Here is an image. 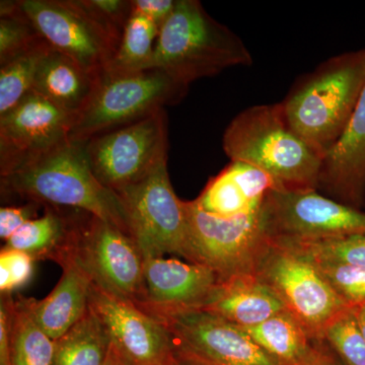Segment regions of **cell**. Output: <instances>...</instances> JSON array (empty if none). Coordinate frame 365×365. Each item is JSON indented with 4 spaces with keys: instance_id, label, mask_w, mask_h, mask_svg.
I'll list each match as a JSON object with an SVG mask.
<instances>
[{
    "instance_id": "cell-5",
    "label": "cell",
    "mask_w": 365,
    "mask_h": 365,
    "mask_svg": "<svg viewBox=\"0 0 365 365\" xmlns=\"http://www.w3.org/2000/svg\"><path fill=\"white\" fill-rule=\"evenodd\" d=\"M188 88L157 67L132 72L105 69L85 109L76 117L69 139L86 143L133 123L181 102Z\"/></svg>"
},
{
    "instance_id": "cell-41",
    "label": "cell",
    "mask_w": 365,
    "mask_h": 365,
    "mask_svg": "<svg viewBox=\"0 0 365 365\" xmlns=\"http://www.w3.org/2000/svg\"><path fill=\"white\" fill-rule=\"evenodd\" d=\"M169 365H187V364H185L184 362L180 361V360L177 359L176 356H175L174 360H173V361L170 362V364Z\"/></svg>"
},
{
    "instance_id": "cell-32",
    "label": "cell",
    "mask_w": 365,
    "mask_h": 365,
    "mask_svg": "<svg viewBox=\"0 0 365 365\" xmlns=\"http://www.w3.org/2000/svg\"><path fill=\"white\" fill-rule=\"evenodd\" d=\"M35 260L30 255L16 250L2 249L0 253V292L13 294L32 279Z\"/></svg>"
},
{
    "instance_id": "cell-20",
    "label": "cell",
    "mask_w": 365,
    "mask_h": 365,
    "mask_svg": "<svg viewBox=\"0 0 365 365\" xmlns=\"http://www.w3.org/2000/svg\"><path fill=\"white\" fill-rule=\"evenodd\" d=\"M63 270L59 282L45 299H28L35 321L52 340L66 335L85 317L93 282L76 262L59 264Z\"/></svg>"
},
{
    "instance_id": "cell-40",
    "label": "cell",
    "mask_w": 365,
    "mask_h": 365,
    "mask_svg": "<svg viewBox=\"0 0 365 365\" xmlns=\"http://www.w3.org/2000/svg\"><path fill=\"white\" fill-rule=\"evenodd\" d=\"M119 365H134V364H131V362L129 361V360H127L126 359H125L124 356H122L121 353H120V364Z\"/></svg>"
},
{
    "instance_id": "cell-17",
    "label": "cell",
    "mask_w": 365,
    "mask_h": 365,
    "mask_svg": "<svg viewBox=\"0 0 365 365\" xmlns=\"http://www.w3.org/2000/svg\"><path fill=\"white\" fill-rule=\"evenodd\" d=\"M317 191L350 207H365V83L347 128L324 158Z\"/></svg>"
},
{
    "instance_id": "cell-8",
    "label": "cell",
    "mask_w": 365,
    "mask_h": 365,
    "mask_svg": "<svg viewBox=\"0 0 365 365\" xmlns=\"http://www.w3.org/2000/svg\"><path fill=\"white\" fill-rule=\"evenodd\" d=\"M53 49L100 76L116 55L122 34L107 25L83 0H16Z\"/></svg>"
},
{
    "instance_id": "cell-30",
    "label": "cell",
    "mask_w": 365,
    "mask_h": 365,
    "mask_svg": "<svg viewBox=\"0 0 365 365\" xmlns=\"http://www.w3.org/2000/svg\"><path fill=\"white\" fill-rule=\"evenodd\" d=\"M323 341L344 365H365V339L354 307L347 309L327 327Z\"/></svg>"
},
{
    "instance_id": "cell-25",
    "label": "cell",
    "mask_w": 365,
    "mask_h": 365,
    "mask_svg": "<svg viewBox=\"0 0 365 365\" xmlns=\"http://www.w3.org/2000/svg\"><path fill=\"white\" fill-rule=\"evenodd\" d=\"M111 344L105 327L88 306L85 317L55 341L53 365H103Z\"/></svg>"
},
{
    "instance_id": "cell-12",
    "label": "cell",
    "mask_w": 365,
    "mask_h": 365,
    "mask_svg": "<svg viewBox=\"0 0 365 365\" xmlns=\"http://www.w3.org/2000/svg\"><path fill=\"white\" fill-rule=\"evenodd\" d=\"M189 232V263L215 271L220 281L254 273L255 264L269 237L262 209L254 215L220 217L205 212L193 201H185Z\"/></svg>"
},
{
    "instance_id": "cell-26",
    "label": "cell",
    "mask_w": 365,
    "mask_h": 365,
    "mask_svg": "<svg viewBox=\"0 0 365 365\" xmlns=\"http://www.w3.org/2000/svg\"><path fill=\"white\" fill-rule=\"evenodd\" d=\"M50 49L51 46L41 40L0 66V116L32 93L41 63Z\"/></svg>"
},
{
    "instance_id": "cell-31",
    "label": "cell",
    "mask_w": 365,
    "mask_h": 365,
    "mask_svg": "<svg viewBox=\"0 0 365 365\" xmlns=\"http://www.w3.org/2000/svg\"><path fill=\"white\" fill-rule=\"evenodd\" d=\"M309 261L348 306L356 307L365 302V268L349 264Z\"/></svg>"
},
{
    "instance_id": "cell-16",
    "label": "cell",
    "mask_w": 365,
    "mask_h": 365,
    "mask_svg": "<svg viewBox=\"0 0 365 365\" xmlns=\"http://www.w3.org/2000/svg\"><path fill=\"white\" fill-rule=\"evenodd\" d=\"M145 300L150 314L198 311L213 294L220 277L203 265L163 257L144 259Z\"/></svg>"
},
{
    "instance_id": "cell-2",
    "label": "cell",
    "mask_w": 365,
    "mask_h": 365,
    "mask_svg": "<svg viewBox=\"0 0 365 365\" xmlns=\"http://www.w3.org/2000/svg\"><path fill=\"white\" fill-rule=\"evenodd\" d=\"M365 83V48L327 60L280 102L288 124L322 158L339 141Z\"/></svg>"
},
{
    "instance_id": "cell-15",
    "label": "cell",
    "mask_w": 365,
    "mask_h": 365,
    "mask_svg": "<svg viewBox=\"0 0 365 365\" xmlns=\"http://www.w3.org/2000/svg\"><path fill=\"white\" fill-rule=\"evenodd\" d=\"M112 344L134 365H169L175 359L165 326L132 302L91 285L90 304Z\"/></svg>"
},
{
    "instance_id": "cell-14",
    "label": "cell",
    "mask_w": 365,
    "mask_h": 365,
    "mask_svg": "<svg viewBox=\"0 0 365 365\" xmlns=\"http://www.w3.org/2000/svg\"><path fill=\"white\" fill-rule=\"evenodd\" d=\"M76 116L29 93L0 116V177L69 138Z\"/></svg>"
},
{
    "instance_id": "cell-11",
    "label": "cell",
    "mask_w": 365,
    "mask_h": 365,
    "mask_svg": "<svg viewBox=\"0 0 365 365\" xmlns=\"http://www.w3.org/2000/svg\"><path fill=\"white\" fill-rule=\"evenodd\" d=\"M93 175L118 192L140 181L168 160V118L165 109L100 134L86 141Z\"/></svg>"
},
{
    "instance_id": "cell-37",
    "label": "cell",
    "mask_w": 365,
    "mask_h": 365,
    "mask_svg": "<svg viewBox=\"0 0 365 365\" xmlns=\"http://www.w3.org/2000/svg\"><path fill=\"white\" fill-rule=\"evenodd\" d=\"M299 365H344L339 357L326 344L325 341H317L309 359Z\"/></svg>"
},
{
    "instance_id": "cell-38",
    "label": "cell",
    "mask_w": 365,
    "mask_h": 365,
    "mask_svg": "<svg viewBox=\"0 0 365 365\" xmlns=\"http://www.w3.org/2000/svg\"><path fill=\"white\" fill-rule=\"evenodd\" d=\"M354 311L360 331H361L365 339V302L359 307H354Z\"/></svg>"
},
{
    "instance_id": "cell-9",
    "label": "cell",
    "mask_w": 365,
    "mask_h": 365,
    "mask_svg": "<svg viewBox=\"0 0 365 365\" xmlns=\"http://www.w3.org/2000/svg\"><path fill=\"white\" fill-rule=\"evenodd\" d=\"M266 235L275 242L321 241L365 235V211L317 190L274 189L262 207Z\"/></svg>"
},
{
    "instance_id": "cell-29",
    "label": "cell",
    "mask_w": 365,
    "mask_h": 365,
    "mask_svg": "<svg viewBox=\"0 0 365 365\" xmlns=\"http://www.w3.org/2000/svg\"><path fill=\"white\" fill-rule=\"evenodd\" d=\"M276 244L287 247L309 260L349 264L365 268V235L321 241Z\"/></svg>"
},
{
    "instance_id": "cell-7",
    "label": "cell",
    "mask_w": 365,
    "mask_h": 365,
    "mask_svg": "<svg viewBox=\"0 0 365 365\" xmlns=\"http://www.w3.org/2000/svg\"><path fill=\"white\" fill-rule=\"evenodd\" d=\"M254 274L275 292L312 339H323L327 327L352 309L311 261L270 240L257 259Z\"/></svg>"
},
{
    "instance_id": "cell-28",
    "label": "cell",
    "mask_w": 365,
    "mask_h": 365,
    "mask_svg": "<svg viewBox=\"0 0 365 365\" xmlns=\"http://www.w3.org/2000/svg\"><path fill=\"white\" fill-rule=\"evenodd\" d=\"M43 40L16 1L0 2V66Z\"/></svg>"
},
{
    "instance_id": "cell-10",
    "label": "cell",
    "mask_w": 365,
    "mask_h": 365,
    "mask_svg": "<svg viewBox=\"0 0 365 365\" xmlns=\"http://www.w3.org/2000/svg\"><path fill=\"white\" fill-rule=\"evenodd\" d=\"M116 193L130 217L132 237L144 259L176 254L188 260L186 207L170 184L168 160Z\"/></svg>"
},
{
    "instance_id": "cell-39",
    "label": "cell",
    "mask_w": 365,
    "mask_h": 365,
    "mask_svg": "<svg viewBox=\"0 0 365 365\" xmlns=\"http://www.w3.org/2000/svg\"><path fill=\"white\" fill-rule=\"evenodd\" d=\"M120 364V353L118 351L117 348L111 344V349H110L109 355L106 359L105 364L103 365H119Z\"/></svg>"
},
{
    "instance_id": "cell-35",
    "label": "cell",
    "mask_w": 365,
    "mask_h": 365,
    "mask_svg": "<svg viewBox=\"0 0 365 365\" xmlns=\"http://www.w3.org/2000/svg\"><path fill=\"white\" fill-rule=\"evenodd\" d=\"M131 4L133 13L145 16L162 28L176 7L177 0H132Z\"/></svg>"
},
{
    "instance_id": "cell-33",
    "label": "cell",
    "mask_w": 365,
    "mask_h": 365,
    "mask_svg": "<svg viewBox=\"0 0 365 365\" xmlns=\"http://www.w3.org/2000/svg\"><path fill=\"white\" fill-rule=\"evenodd\" d=\"M86 6L101 20L123 35L132 14L131 1L126 0H83Z\"/></svg>"
},
{
    "instance_id": "cell-36",
    "label": "cell",
    "mask_w": 365,
    "mask_h": 365,
    "mask_svg": "<svg viewBox=\"0 0 365 365\" xmlns=\"http://www.w3.org/2000/svg\"><path fill=\"white\" fill-rule=\"evenodd\" d=\"M0 365H11L9 314L6 300L0 299Z\"/></svg>"
},
{
    "instance_id": "cell-3",
    "label": "cell",
    "mask_w": 365,
    "mask_h": 365,
    "mask_svg": "<svg viewBox=\"0 0 365 365\" xmlns=\"http://www.w3.org/2000/svg\"><path fill=\"white\" fill-rule=\"evenodd\" d=\"M222 145L230 160L264 170L280 188L318 189L323 158L289 126L280 103L240 113L225 129Z\"/></svg>"
},
{
    "instance_id": "cell-24",
    "label": "cell",
    "mask_w": 365,
    "mask_h": 365,
    "mask_svg": "<svg viewBox=\"0 0 365 365\" xmlns=\"http://www.w3.org/2000/svg\"><path fill=\"white\" fill-rule=\"evenodd\" d=\"M271 356L283 365H299L309 359L317 341L288 312L259 325L242 328Z\"/></svg>"
},
{
    "instance_id": "cell-1",
    "label": "cell",
    "mask_w": 365,
    "mask_h": 365,
    "mask_svg": "<svg viewBox=\"0 0 365 365\" xmlns=\"http://www.w3.org/2000/svg\"><path fill=\"white\" fill-rule=\"evenodd\" d=\"M86 143L66 139L0 177L1 194L42 206L76 209L130 235V217L116 192L93 175ZM134 240V239H133Z\"/></svg>"
},
{
    "instance_id": "cell-22",
    "label": "cell",
    "mask_w": 365,
    "mask_h": 365,
    "mask_svg": "<svg viewBox=\"0 0 365 365\" xmlns=\"http://www.w3.org/2000/svg\"><path fill=\"white\" fill-rule=\"evenodd\" d=\"M44 215L31 220L2 249L30 255L35 261L58 262L68 251L81 210L44 206Z\"/></svg>"
},
{
    "instance_id": "cell-4",
    "label": "cell",
    "mask_w": 365,
    "mask_h": 365,
    "mask_svg": "<svg viewBox=\"0 0 365 365\" xmlns=\"http://www.w3.org/2000/svg\"><path fill=\"white\" fill-rule=\"evenodd\" d=\"M251 53L239 36L209 16L197 0H177L160 30L150 67L185 85L234 66H248Z\"/></svg>"
},
{
    "instance_id": "cell-13",
    "label": "cell",
    "mask_w": 365,
    "mask_h": 365,
    "mask_svg": "<svg viewBox=\"0 0 365 365\" xmlns=\"http://www.w3.org/2000/svg\"><path fill=\"white\" fill-rule=\"evenodd\" d=\"M167 328L187 365H283L241 327L205 311L150 314Z\"/></svg>"
},
{
    "instance_id": "cell-34",
    "label": "cell",
    "mask_w": 365,
    "mask_h": 365,
    "mask_svg": "<svg viewBox=\"0 0 365 365\" xmlns=\"http://www.w3.org/2000/svg\"><path fill=\"white\" fill-rule=\"evenodd\" d=\"M41 204L29 202L23 206H11L0 209V237L6 242L26 222L38 217Z\"/></svg>"
},
{
    "instance_id": "cell-27",
    "label": "cell",
    "mask_w": 365,
    "mask_h": 365,
    "mask_svg": "<svg viewBox=\"0 0 365 365\" xmlns=\"http://www.w3.org/2000/svg\"><path fill=\"white\" fill-rule=\"evenodd\" d=\"M160 30L157 24L132 11L116 55L106 69L132 72L150 68Z\"/></svg>"
},
{
    "instance_id": "cell-18",
    "label": "cell",
    "mask_w": 365,
    "mask_h": 365,
    "mask_svg": "<svg viewBox=\"0 0 365 365\" xmlns=\"http://www.w3.org/2000/svg\"><path fill=\"white\" fill-rule=\"evenodd\" d=\"M280 188L270 175L249 163L232 160L210 179L194 200L199 208L220 217H239L259 212L268 194Z\"/></svg>"
},
{
    "instance_id": "cell-19",
    "label": "cell",
    "mask_w": 365,
    "mask_h": 365,
    "mask_svg": "<svg viewBox=\"0 0 365 365\" xmlns=\"http://www.w3.org/2000/svg\"><path fill=\"white\" fill-rule=\"evenodd\" d=\"M198 311L215 314L241 328H248L287 309L275 292L251 273L220 281Z\"/></svg>"
},
{
    "instance_id": "cell-6",
    "label": "cell",
    "mask_w": 365,
    "mask_h": 365,
    "mask_svg": "<svg viewBox=\"0 0 365 365\" xmlns=\"http://www.w3.org/2000/svg\"><path fill=\"white\" fill-rule=\"evenodd\" d=\"M85 271L96 287L140 307L145 300L144 257L121 230L81 211L66 256Z\"/></svg>"
},
{
    "instance_id": "cell-21",
    "label": "cell",
    "mask_w": 365,
    "mask_h": 365,
    "mask_svg": "<svg viewBox=\"0 0 365 365\" xmlns=\"http://www.w3.org/2000/svg\"><path fill=\"white\" fill-rule=\"evenodd\" d=\"M98 76L51 48L41 63L32 91L76 117L90 101Z\"/></svg>"
},
{
    "instance_id": "cell-23",
    "label": "cell",
    "mask_w": 365,
    "mask_h": 365,
    "mask_svg": "<svg viewBox=\"0 0 365 365\" xmlns=\"http://www.w3.org/2000/svg\"><path fill=\"white\" fill-rule=\"evenodd\" d=\"M9 314L11 365H53L55 341L38 325L28 299L1 295Z\"/></svg>"
}]
</instances>
